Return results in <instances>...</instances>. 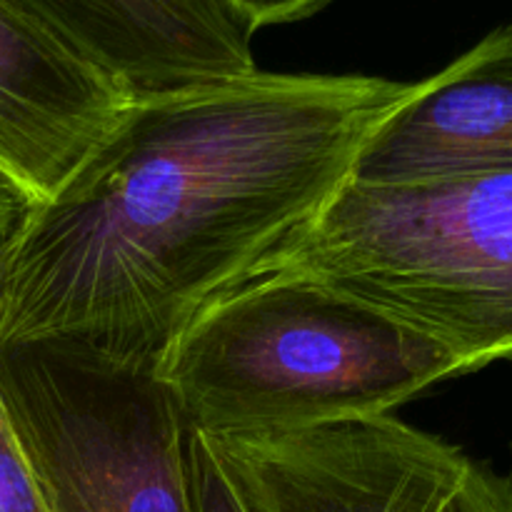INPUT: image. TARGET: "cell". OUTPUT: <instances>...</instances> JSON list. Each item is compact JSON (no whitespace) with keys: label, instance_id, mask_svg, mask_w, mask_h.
I'll return each instance as SVG.
<instances>
[{"label":"cell","instance_id":"5","mask_svg":"<svg viewBox=\"0 0 512 512\" xmlns=\"http://www.w3.org/2000/svg\"><path fill=\"white\" fill-rule=\"evenodd\" d=\"M208 440L248 512H512L510 478L393 415Z\"/></svg>","mask_w":512,"mask_h":512},{"label":"cell","instance_id":"7","mask_svg":"<svg viewBox=\"0 0 512 512\" xmlns=\"http://www.w3.org/2000/svg\"><path fill=\"white\" fill-rule=\"evenodd\" d=\"M512 168V23L410 85L373 130L350 178L418 183Z\"/></svg>","mask_w":512,"mask_h":512},{"label":"cell","instance_id":"6","mask_svg":"<svg viewBox=\"0 0 512 512\" xmlns=\"http://www.w3.org/2000/svg\"><path fill=\"white\" fill-rule=\"evenodd\" d=\"M58 40L128 100L258 70L255 30L228 0H0Z\"/></svg>","mask_w":512,"mask_h":512},{"label":"cell","instance_id":"3","mask_svg":"<svg viewBox=\"0 0 512 512\" xmlns=\"http://www.w3.org/2000/svg\"><path fill=\"white\" fill-rule=\"evenodd\" d=\"M260 273L305 275L363 300L438 340L463 373L512 358V168L350 178Z\"/></svg>","mask_w":512,"mask_h":512},{"label":"cell","instance_id":"2","mask_svg":"<svg viewBox=\"0 0 512 512\" xmlns=\"http://www.w3.org/2000/svg\"><path fill=\"white\" fill-rule=\"evenodd\" d=\"M463 375L438 340L330 285L258 273L210 300L158 363L190 430L293 433L390 415Z\"/></svg>","mask_w":512,"mask_h":512},{"label":"cell","instance_id":"12","mask_svg":"<svg viewBox=\"0 0 512 512\" xmlns=\"http://www.w3.org/2000/svg\"><path fill=\"white\" fill-rule=\"evenodd\" d=\"M35 205H38V200L0 170V250L23 228Z\"/></svg>","mask_w":512,"mask_h":512},{"label":"cell","instance_id":"4","mask_svg":"<svg viewBox=\"0 0 512 512\" xmlns=\"http://www.w3.org/2000/svg\"><path fill=\"white\" fill-rule=\"evenodd\" d=\"M0 398L50 512H193L188 425L158 368L0 345Z\"/></svg>","mask_w":512,"mask_h":512},{"label":"cell","instance_id":"9","mask_svg":"<svg viewBox=\"0 0 512 512\" xmlns=\"http://www.w3.org/2000/svg\"><path fill=\"white\" fill-rule=\"evenodd\" d=\"M188 475L193 512H248L225 475L208 435L188 428Z\"/></svg>","mask_w":512,"mask_h":512},{"label":"cell","instance_id":"10","mask_svg":"<svg viewBox=\"0 0 512 512\" xmlns=\"http://www.w3.org/2000/svg\"><path fill=\"white\" fill-rule=\"evenodd\" d=\"M0 512H50L0 398Z\"/></svg>","mask_w":512,"mask_h":512},{"label":"cell","instance_id":"11","mask_svg":"<svg viewBox=\"0 0 512 512\" xmlns=\"http://www.w3.org/2000/svg\"><path fill=\"white\" fill-rule=\"evenodd\" d=\"M330 3L333 0H228L230 8L253 30L305 20L328 8Z\"/></svg>","mask_w":512,"mask_h":512},{"label":"cell","instance_id":"1","mask_svg":"<svg viewBox=\"0 0 512 512\" xmlns=\"http://www.w3.org/2000/svg\"><path fill=\"white\" fill-rule=\"evenodd\" d=\"M410 85L255 70L128 100L0 250V345L158 368L210 300L318 218Z\"/></svg>","mask_w":512,"mask_h":512},{"label":"cell","instance_id":"8","mask_svg":"<svg viewBox=\"0 0 512 512\" xmlns=\"http://www.w3.org/2000/svg\"><path fill=\"white\" fill-rule=\"evenodd\" d=\"M125 103L103 73L0 3V170L38 203L68 183Z\"/></svg>","mask_w":512,"mask_h":512}]
</instances>
